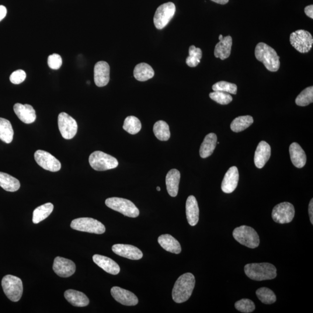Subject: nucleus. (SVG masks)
<instances>
[{"mask_svg":"<svg viewBox=\"0 0 313 313\" xmlns=\"http://www.w3.org/2000/svg\"><path fill=\"white\" fill-rule=\"evenodd\" d=\"M159 244L166 251L179 254L182 251L180 243L177 239L169 235H160L158 238Z\"/></svg>","mask_w":313,"mask_h":313,"instance_id":"nucleus-27","label":"nucleus"},{"mask_svg":"<svg viewBox=\"0 0 313 313\" xmlns=\"http://www.w3.org/2000/svg\"><path fill=\"white\" fill-rule=\"evenodd\" d=\"M111 294L120 304L125 306H135L138 304V298L132 292L124 289L114 287L111 289Z\"/></svg>","mask_w":313,"mask_h":313,"instance_id":"nucleus-15","label":"nucleus"},{"mask_svg":"<svg viewBox=\"0 0 313 313\" xmlns=\"http://www.w3.org/2000/svg\"><path fill=\"white\" fill-rule=\"evenodd\" d=\"M309 214L310 220L313 225V200L312 199L309 205Z\"/></svg>","mask_w":313,"mask_h":313,"instance_id":"nucleus-45","label":"nucleus"},{"mask_svg":"<svg viewBox=\"0 0 313 313\" xmlns=\"http://www.w3.org/2000/svg\"><path fill=\"white\" fill-rule=\"evenodd\" d=\"M255 55L257 61L262 63L268 71L276 72L280 67V57L277 52L267 44L259 43L257 44Z\"/></svg>","mask_w":313,"mask_h":313,"instance_id":"nucleus-2","label":"nucleus"},{"mask_svg":"<svg viewBox=\"0 0 313 313\" xmlns=\"http://www.w3.org/2000/svg\"><path fill=\"white\" fill-rule=\"evenodd\" d=\"M1 285L3 292L9 300L18 302L23 294V283L20 278L12 275H6L3 277Z\"/></svg>","mask_w":313,"mask_h":313,"instance_id":"nucleus-5","label":"nucleus"},{"mask_svg":"<svg viewBox=\"0 0 313 313\" xmlns=\"http://www.w3.org/2000/svg\"><path fill=\"white\" fill-rule=\"evenodd\" d=\"M7 13V9L6 7L3 5H0V22L4 18Z\"/></svg>","mask_w":313,"mask_h":313,"instance_id":"nucleus-46","label":"nucleus"},{"mask_svg":"<svg viewBox=\"0 0 313 313\" xmlns=\"http://www.w3.org/2000/svg\"><path fill=\"white\" fill-rule=\"evenodd\" d=\"M155 76L154 70L146 63H141L135 66L134 70V78L139 81H146Z\"/></svg>","mask_w":313,"mask_h":313,"instance_id":"nucleus-29","label":"nucleus"},{"mask_svg":"<svg viewBox=\"0 0 313 313\" xmlns=\"http://www.w3.org/2000/svg\"><path fill=\"white\" fill-rule=\"evenodd\" d=\"M153 132L156 137L159 141H166L170 138L169 125L164 121L160 120L156 122L153 127Z\"/></svg>","mask_w":313,"mask_h":313,"instance_id":"nucleus-33","label":"nucleus"},{"mask_svg":"<svg viewBox=\"0 0 313 313\" xmlns=\"http://www.w3.org/2000/svg\"><path fill=\"white\" fill-rule=\"evenodd\" d=\"M105 204L111 210L120 212L126 217L134 218L139 215V211L136 205L130 200L125 198H109L106 200Z\"/></svg>","mask_w":313,"mask_h":313,"instance_id":"nucleus-6","label":"nucleus"},{"mask_svg":"<svg viewBox=\"0 0 313 313\" xmlns=\"http://www.w3.org/2000/svg\"><path fill=\"white\" fill-rule=\"evenodd\" d=\"M13 130L11 123L5 118H0V139L6 144L13 141Z\"/></svg>","mask_w":313,"mask_h":313,"instance_id":"nucleus-32","label":"nucleus"},{"mask_svg":"<svg viewBox=\"0 0 313 313\" xmlns=\"http://www.w3.org/2000/svg\"><path fill=\"white\" fill-rule=\"evenodd\" d=\"M290 154L291 161L297 168H301L305 165L307 160L306 153L297 143H292L290 145Z\"/></svg>","mask_w":313,"mask_h":313,"instance_id":"nucleus-25","label":"nucleus"},{"mask_svg":"<svg viewBox=\"0 0 313 313\" xmlns=\"http://www.w3.org/2000/svg\"><path fill=\"white\" fill-rule=\"evenodd\" d=\"M189 56L186 60V64L191 68L196 67L200 63L203 57V52L200 48H196L194 45H191L189 50Z\"/></svg>","mask_w":313,"mask_h":313,"instance_id":"nucleus-37","label":"nucleus"},{"mask_svg":"<svg viewBox=\"0 0 313 313\" xmlns=\"http://www.w3.org/2000/svg\"><path fill=\"white\" fill-rule=\"evenodd\" d=\"M313 102V86H309L301 92L295 100L299 106H306Z\"/></svg>","mask_w":313,"mask_h":313,"instance_id":"nucleus-38","label":"nucleus"},{"mask_svg":"<svg viewBox=\"0 0 313 313\" xmlns=\"http://www.w3.org/2000/svg\"><path fill=\"white\" fill-rule=\"evenodd\" d=\"M180 173L178 170L172 169L167 173L165 179L166 189L169 196L175 197L179 191Z\"/></svg>","mask_w":313,"mask_h":313,"instance_id":"nucleus-24","label":"nucleus"},{"mask_svg":"<svg viewBox=\"0 0 313 313\" xmlns=\"http://www.w3.org/2000/svg\"><path fill=\"white\" fill-rule=\"evenodd\" d=\"M156 190L159 191L160 190H161V189H160L159 187H156Z\"/></svg>","mask_w":313,"mask_h":313,"instance_id":"nucleus-48","label":"nucleus"},{"mask_svg":"<svg viewBox=\"0 0 313 313\" xmlns=\"http://www.w3.org/2000/svg\"><path fill=\"white\" fill-rule=\"evenodd\" d=\"M196 280L193 274H183L175 282L172 290V298L177 304H182L189 299L195 287Z\"/></svg>","mask_w":313,"mask_h":313,"instance_id":"nucleus-1","label":"nucleus"},{"mask_svg":"<svg viewBox=\"0 0 313 313\" xmlns=\"http://www.w3.org/2000/svg\"><path fill=\"white\" fill-rule=\"evenodd\" d=\"M26 78V72L23 70H17L10 76V81L13 84H19L23 82Z\"/></svg>","mask_w":313,"mask_h":313,"instance_id":"nucleus-43","label":"nucleus"},{"mask_svg":"<svg viewBox=\"0 0 313 313\" xmlns=\"http://www.w3.org/2000/svg\"><path fill=\"white\" fill-rule=\"evenodd\" d=\"M13 110L17 117L24 123L31 124L36 121V111L30 104L16 103L13 106Z\"/></svg>","mask_w":313,"mask_h":313,"instance_id":"nucleus-19","label":"nucleus"},{"mask_svg":"<svg viewBox=\"0 0 313 313\" xmlns=\"http://www.w3.org/2000/svg\"><path fill=\"white\" fill-rule=\"evenodd\" d=\"M73 229L83 232L102 235L106 231L105 226L96 219L80 218L73 220L71 225Z\"/></svg>","mask_w":313,"mask_h":313,"instance_id":"nucleus-8","label":"nucleus"},{"mask_svg":"<svg viewBox=\"0 0 313 313\" xmlns=\"http://www.w3.org/2000/svg\"><path fill=\"white\" fill-rule=\"evenodd\" d=\"M290 43L296 50L302 54L308 53L312 48L313 38L309 31L298 30L291 34Z\"/></svg>","mask_w":313,"mask_h":313,"instance_id":"nucleus-9","label":"nucleus"},{"mask_svg":"<svg viewBox=\"0 0 313 313\" xmlns=\"http://www.w3.org/2000/svg\"><path fill=\"white\" fill-rule=\"evenodd\" d=\"M211 1L219 3V4L225 5L229 2V0H211Z\"/></svg>","mask_w":313,"mask_h":313,"instance_id":"nucleus-47","label":"nucleus"},{"mask_svg":"<svg viewBox=\"0 0 313 313\" xmlns=\"http://www.w3.org/2000/svg\"><path fill=\"white\" fill-rule=\"evenodd\" d=\"M217 136L214 133L209 134L205 137L200 149L201 158H207L212 155L217 146Z\"/></svg>","mask_w":313,"mask_h":313,"instance_id":"nucleus-28","label":"nucleus"},{"mask_svg":"<svg viewBox=\"0 0 313 313\" xmlns=\"http://www.w3.org/2000/svg\"><path fill=\"white\" fill-rule=\"evenodd\" d=\"M233 235L236 241L249 248H256L259 245L258 234L249 226H241L235 228L233 232Z\"/></svg>","mask_w":313,"mask_h":313,"instance_id":"nucleus-4","label":"nucleus"},{"mask_svg":"<svg viewBox=\"0 0 313 313\" xmlns=\"http://www.w3.org/2000/svg\"><path fill=\"white\" fill-rule=\"evenodd\" d=\"M64 296L70 304L76 307H85L89 304V299L81 292L69 290L65 291Z\"/></svg>","mask_w":313,"mask_h":313,"instance_id":"nucleus-26","label":"nucleus"},{"mask_svg":"<svg viewBox=\"0 0 313 313\" xmlns=\"http://www.w3.org/2000/svg\"><path fill=\"white\" fill-rule=\"evenodd\" d=\"M295 211L294 205L288 202L278 204L273 208L272 218L280 224H289L293 220Z\"/></svg>","mask_w":313,"mask_h":313,"instance_id":"nucleus-11","label":"nucleus"},{"mask_svg":"<svg viewBox=\"0 0 313 313\" xmlns=\"http://www.w3.org/2000/svg\"><path fill=\"white\" fill-rule=\"evenodd\" d=\"M305 13L308 17L313 19V5H310L305 7Z\"/></svg>","mask_w":313,"mask_h":313,"instance_id":"nucleus-44","label":"nucleus"},{"mask_svg":"<svg viewBox=\"0 0 313 313\" xmlns=\"http://www.w3.org/2000/svg\"><path fill=\"white\" fill-rule=\"evenodd\" d=\"M58 127L62 137L65 139H72L78 132V125L76 121L67 113L62 112L59 114Z\"/></svg>","mask_w":313,"mask_h":313,"instance_id":"nucleus-12","label":"nucleus"},{"mask_svg":"<svg viewBox=\"0 0 313 313\" xmlns=\"http://www.w3.org/2000/svg\"><path fill=\"white\" fill-rule=\"evenodd\" d=\"M48 65L51 69L58 70L61 67L62 59L60 55L54 54L49 56Z\"/></svg>","mask_w":313,"mask_h":313,"instance_id":"nucleus-42","label":"nucleus"},{"mask_svg":"<svg viewBox=\"0 0 313 313\" xmlns=\"http://www.w3.org/2000/svg\"><path fill=\"white\" fill-rule=\"evenodd\" d=\"M186 212L188 223L191 226H196L199 220V208L196 198L193 196L187 198Z\"/></svg>","mask_w":313,"mask_h":313,"instance_id":"nucleus-23","label":"nucleus"},{"mask_svg":"<svg viewBox=\"0 0 313 313\" xmlns=\"http://www.w3.org/2000/svg\"><path fill=\"white\" fill-rule=\"evenodd\" d=\"M92 259L93 262L106 272L113 275H117L120 273L119 265L109 257L100 255H94Z\"/></svg>","mask_w":313,"mask_h":313,"instance_id":"nucleus-22","label":"nucleus"},{"mask_svg":"<svg viewBox=\"0 0 313 313\" xmlns=\"http://www.w3.org/2000/svg\"><path fill=\"white\" fill-rule=\"evenodd\" d=\"M212 89L214 91H221L236 95L237 86L235 83L222 81L215 83L212 86Z\"/></svg>","mask_w":313,"mask_h":313,"instance_id":"nucleus-39","label":"nucleus"},{"mask_svg":"<svg viewBox=\"0 0 313 313\" xmlns=\"http://www.w3.org/2000/svg\"><path fill=\"white\" fill-rule=\"evenodd\" d=\"M89 162L90 166L97 171L116 168L118 165L116 158L101 151L93 152L89 156Z\"/></svg>","mask_w":313,"mask_h":313,"instance_id":"nucleus-7","label":"nucleus"},{"mask_svg":"<svg viewBox=\"0 0 313 313\" xmlns=\"http://www.w3.org/2000/svg\"><path fill=\"white\" fill-rule=\"evenodd\" d=\"M110 81V66L106 62H97L94 68V81L96 86L103 87Z\"/></svg>","mask_w":313,"mask_h":313,"instance_id":"nucleus-16","label":"nucleus"},{"mask_svg":"<svg viewBox=\"0 0 313 313\" xmlns=\"http://www.w3.org/2000/svg\"><path fill=\"white\" fill-rule=\"evenodd\" d=\"M34 159L42 168L51 172H58L61 168V163L50 153L38 150L34 153Z\"/></svg>","mask_w":313,"mask_h":313,"instance_id":"nucleus-13","label":"nucleus"},{"mask_svg":"<svg viewBox=\"0 0 313 313\" xmlns=\"http://www.w3.org/2000/svg\"><path fill=\"white\" fill-rule=\"evenodd\" d=\"M219 42L216 45L214 55L217 58H220L221 60L228 58L231 54L233 40L231 36H228L225 37L221 34L219 37Z\"/></svg>","mask_w":313,"mask_h":313,"instance_id":"nucleus-20","label":"nucleus"},{"mask_svg":"<svg viewBox=\"0 0 313 313\" xmlns=\"http://www.w3.org/2000/svg\"><path fill=\"white\" fill-rule=\"evenodd\" d=\"M257 297L266 305L274 304L276 301V296L273 291L266 287L260 288L256 292Z\"/></svg>","mask_w":313,"mask_h":313,"instance_id":"nucleus-36","label":"nucleus"},{"mask_svg":"<svg viewBox=\"0 0 313 313\" xmlns=\"http://www.w3.org/2000/svg\"><path fill=\"white\" fill-rule=\"evenodd\" d=\"M53 270L59 277L66 278L75 273L76 266L71 260L58 256L54 260Z\"/></svg>","mask_w":313,"mask_h":313,"instance_id":"nucleus-14","label":"nucleus"},{"mask_svg":"<svg viewBox=\"0 0 313 313\" xmlns=\"http://www.w3.org/2000/svg\"><path fill=\"white\" fill-rule=\"evenodd\" d=\"M176 11L175 5L172 2L163 3L156 9L154 16V24L156 29L161 30L169 23Z\"/></svg>","mask_w":313,"mask_h":313,"instance_id":"nucleus-10","label":"nucleus"},{"mask_svg":"<svg viewBox=\"0 0 313 313\" xmlns=\"http://www.w3.org/2000/svg\"><path fill=\"white\" fill-rule=\"evenodd\" d=\"M239 173L236 166L230 168L226 173L222 183V190L224 193L230 194L234 191L238 185Z\"/></svg>","mask_w":313,"mask_h":313,"instance_id":"nucleus-17","label":"nucleus"},{"mask_svg":"<svg viewBox=\"0 0 313 313\" xmlns=\"http://www.w3.org/2000/svg\"><path fill=\"white\" fill-rule=\"evenodd\" d=\"M247 277L255 281L273 280L277 277V269L269 263H250L245 266Z\"/></svg>","mask_w":313,"mask_h":313,"instance_id":"nucleus-3","label":"nucleus"},{"mask_svg":"<svg viewBox=\"0 0 313 313\" xmlns=\"http://www.w3.org/2000/svg\"><path fill=\"white\" fill-rule=\"evenodd\" d=\"M210 98L222 105H226L232 102L231 94L221 91H214L210 93Z\"/></svg>","mask_w":313,"mask_h":313,"instance_id":"nucleus-40","label":"nucleus"},{"mask_svg":"<svg viewBox=\"0 0 313 313\" xmlns=\"http://www.w3.org/2000/svg\"><path fill=\"white\" fill-rule=\"evenodd\" d=\"M253 123V118L250 116H239L235 118L231 125L232 131L239 132L246 130Z\"/></svg>","mask_w":313,"mask_h":313,"instance_id":"nucleus-34","label":"nucleus"},{"mask_svg":"<svg viewBox=\"0 0 313 313\" xmlns=\"http://www.w3.org/2000/svg\"><path fill=\"white\" fill-rule=\"evenodd\" d=\"M113 251L122 257L131 260H139L143 257V253L137 247L127 244H115Z\"/></svg>","mask_w":313,"mask_h":313,"instance_id":"nucleus-18","label":"nucleus"},{"mask_svg":"<svg viewBox=\"0 0 313 313\" xmlns=\"http://www.w3.org/2000/svg\"><path fill=\"white\" fill-rule=\"evenodd\" d=\"M271 156L270 146L265 141H261L256 148L254 162L257 168H262L269 161Z\"/></svg>","mask_w":313,"mask_h":313,"instance_id":"nucleus-21","label":"nucleus"},{"mask_svg":"<svg viewBox=\"0 0 313 313\" xmlns=\"http://www.w3.org/2000/svg\"><path fill=\"white\" fill-rule=\"evenodd\" d=\"M0 186L9 192H15L19 189L20 183L15 177L9 174L0 172Z\"/></svg>","mask_w":313,"mask_h":313,"instance_id":"nucleus-30","label":"nucleus"},{"mask_svg":"<svg viewBox=\"0 0 313 313\" xmlns=\"http://www.w3.org/2000/svg\"><path fill=\"white\" fill-rule=\"evenodd\" d=\"M235 308L240 312L249 313L255 311V305L250 299H242L235 302Z\"/></svg>","mask_w":313,"mask_h":313,"instance_id":"nucleus-41","label":"nucleus"},{"mask_svg":"<svg viewBox=\"0 0 313 313\" xmlns=\"http://www.w3.org/2000/svg\"><path fill=\"white\" fill-rule=\"evenodd\" d=\"M142 124L140 120L135 116H128L124 121L123 129L131 135H135L141 131Z\"/></svg>","mask_w":313,"mask_h":313,"instance_id":"nucleus-35","label":"nucleus"},{"mask_svg":"<svg viewBox=\"0 0 313 313\" xmlns=\"http://www.w3.org/2000/svg\"><path fill=\"white\" fill-rule=\"evenodd\" d=\"M54 205L48 203L35 209L33 214V222L37 224L47 218L54 210Z\"/></svg>","mask_w":313,"mask_h":313,"instance_id":"nucleus-31","label":"nucleus"}]
</instances>
